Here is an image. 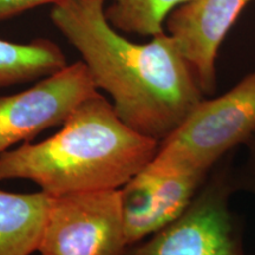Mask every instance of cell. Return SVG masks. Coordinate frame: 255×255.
<instances>
[{
  "label": "cell",
  "mask_w": 255,
  "mask_h": 255,
  "mask_svg": "<svg viewBox=\"0 0 255 255\" xmlns=\"http://www.w3.org/2000/svg\"><path fill=\"white\" fill-rule=\"evenodd\" d=\"M105 0H63L51 20L78 51L97 90L113 100L117 116L158 143L201 101L190 66L167 32L133 43L105 17Z\"/></svg>",
  "instance_id": "cell-1"
},
{
  "label": "cell",
  "mask_w": 255,
  "mask_h": 255,
  "mask_svg": "<svg viewBox=\"0 0 255 255\" xmlns=\"http://www.w3.org/2000/svg\"><path fill=\"white\" fill-rule=\"evenodd\" d=\"M158 144L128 127L98 92L53 136L0 155V181H32L51 196L121 189L151 161Z\"/></svg>",
  "instance_id": "cell-2"
},
{
  "label": "cell",
  "mask_w": 255,
  "mask_h": 255,
  "mask_svg": "<svg viewBox=\"0 0 255 255\" xmlns=\"http://www.w3.org/2000/svg\"><path fill=\"white\" fill-rule=\"evenodd\" d=\"M255 135V70L231 90L200 102L159 142L145 165L152 173H210L235 146Z\"/></svg>",
  "instance_id": "cell-3"
},
{
  "label": "cell",
  "mask_w": 255,
  "mask_h": 255,
  "mask_svg": "<svg viewBox=\"0 0 255 255\" xmlns=\"http://www.w3.org/2000/svg\"><path fill=\"white\" fill-rule=\"evenodd\" d=\"M233 193L234 169L225 156L182 214L123 255H246L242 223L231 208Z\"/></svg>",
  "instance_id": "cell-4"
},
{
  "label": "cell",
  "mask_w": 255,
  "mask_h": 255,
  "mask_svg": "<svg viewBox=\"0 0 255 255\" xmlns=\"http://www.w3.org/2000/svg\"><path fill=\"white\" fill-rule=\"evenodd\" d=\"M127 248L120 189L52 196L40 255H123Z\"/></svg>",
  "instance_id": "cell-5"
},
{
  "label": "cell",
  "mask_w": 255,
  "mask_h": 255,
  "mask_svg": "<svg viewBox=\"0 0 255 255\" xmlns=\"http://www.w3.org/2000/svg\"><path fill=\"white\" fill-rule=\"evenodd\" d=\"M98 92L87 65L79 60L27 90L0 97V155L62 126L83 101Z\"/></svg>",
  "instance_id": "cell-6"
},
{
  "label": "cell",
  "mask_w": 255,
  "mask_h": 255,
  "mask_svg": "<svg viewBox=\"0 0 255 255\" xmlns=\"http://www.w3.org/2000/svg\"><path fill=\"white\" fill-rule=\"evenodd\" d=\"M251 1L186 0L168 15L164 30L176 41L203 95L215 92L219 50Z\"/></svg>",
  "instance_id": "cell-7"
},
{
  "label": "cell",
  "mask_w": 255,
  "mask_h": 255,
  "mask_svg": "<svg viewBox=\"0 0 255 255\" xmlns=\"http://www.w3.org/2000/svg\"><path fill=\"white\" fill-rule=\"evenodd\" d=\"M206 173L164 175L145 167L120 189L128 247L176 220L195 197Z\"/></svg>",
  "instance_id": "cell-8"
},
{
  "label": "cell",
  "mask_w": 255,
  "mask_h": 255,
  "mask_svg": "<svg viewBox=\"0 0 255 255\" xmlns=\"http://www.w3.org/2000/svg\"><path fill=\"white\" fill-rule=\"evenodd\" d=\"M52 196L0 189V255H31L38 250Z\"/></svg>",
  "instance_id": "cell-9"
},
{
  "label": "cell",
  "mask_w": 255,
  "mask_h": 255,
  "mask_svg": "<svg viewBox=\"0 0 255 255\" xmlns=\"http://www.w3.org/2000/svg\"><path fill=\"white\" fill-rule=\"evenodd\" d=\"M66 65L65 55L52 40L19 44L0 39V88L49 77Z\"/></svg>",
  "instance_id": "cell-10"
},
{
  "label": "cell",
  "mask_w": 255,
  "mask_h": 255,
  "mask_svg": "<svg viewBox=\"0 0 255 255\" xmlns=\"http://www.w3.org/2000/svg\"><path fill=\"white\" fill-rule=\"evenodd\" d=\"M105 17L121 33L154 37L163 33L168 15L186 0H105Z\"/></svg>",
  "instance_id": "cell-11"
},
{
  "label": "cell",
  "mask_w": 255,
  "mask_h": 255,
  "mask_svg": "<svg viewBox=\"0 0 255 255\" xmlns=\"http://www.w3.org/2000/svg\"><path fill=\"white\" fill-rule=\"evenodd\" d=\"M247 148L246 159L234 170L235 191H245L255 197V135L245 143Z\"/></svg>",
  "instance_id": "cell-12"
},
{
  "label": "cell",
  "mask_w": 255,
  "mask_h": 255,
  "mask_svg": "<svg viewBox=\"0 0 255 255\" xmlns=\"http://www.w3.org/2000/svg\"><path fill=\"white\" fill-rule=\"evenodd\" d=\"M63 0H0V21L43 5H57Z\"/></svg>",
  "instance_id": "cell-13"
}]
</instances>
